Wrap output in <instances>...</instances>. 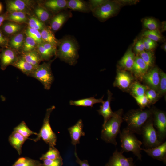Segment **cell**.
Listing matches in <instances>:
<instances>
[{"mask_svg":"<svg viewBox=\"0 0 166 166\" xmlns=\"http://www.w3.org/2000/svg\"><path fill=\"white\" fill-rule=\"evenodd\" d=\"M136 56L131 49H129L119 62L121 70L131 71Z\"/></svg>","mask_w":166,"mask_h":166,"instance_id":"22","label":"cell"},{"mask_svg":"<svg viewBox=\"0 0 166 166\" xmlns=\"http://www.w3.org/2000/svg\"><path fill=\"white\" fill-rule=\"evenodd\" d=\"M24 33L26 35L33 39L38 45L42 44L45 42L42 39L40 31L38 30L28 26Z\"/></svg>","mask_w":166,"mask_h":166,"instance_id":"36","label":"cell"},{"mask_svg":"<svg viewBox=\"0 0 166 166\" xmlns=\"http://www.w3.org/2000/svg\"><path fill=\"white\" fill-rule=\"evenodd\" d=\"M67 9L84 13L91 11L88 2L81 0H67Z\"/></svg>","mask_w":166,"mask_h":166,"instance_id":"23","label":"cell"},{"mask_svg":"<svg viewBox=\"0 0 166 166\" xmlns=\"http://www.w3.org/2000/svg\"><path fill=\"white\" fill-rule=\"evenodd\" d=\"M50 13L41 5L36 7L34 10L35 17L44 23L51 18Z\"/></svg>","mask_w":166,"mask_h":166,"instance_id":"34","label":"cell"},{"mask_svg":"<svg viewBox=\"0 0 166 166\" xmlns=\"http://www.w3.org/2000/svg\"><path fill=\"white\" fill-rule=\"evenodd\" d=\"M56 58L55 57L47 62H44L39 65L37 66L30 76L39 81L42 84L44 89L47 90L50 89L54 80L51 65Z\"/></svg>","mask_w":166,"mask_h":166,"instance_id":"6","label":"cell"},{"mask_svg":"<svg viewBox=\"0 0 166 166\" xmlns=\"http://www.w3.org/2000/svg\"><path fill=\"white\" fill-rule=\"evenodd\" d=\"M121 151L117 149L113 152L105 166H135L132 157L126 158Z\"/></svg>","mask_w":166,"mask_h":166,"instance_id":"12","label":"cell"},{"mask_svg":"<svg viewBox=\"0 0 166 166\" xmlns=\"http://www.w3.org/2000/svg\"><path fill=\"white\" fill-rule=\"evenodd\" d=\"M148 156L154 159L162 161L166 164V142L155 147L146 149L142 148Z\"/></svg>","mask_w":166,"mask_h":166,"instance_id":"16","label":"cell"},{"mask_svg":"<svg viewBox=\"0 0 166 166\" xmlns=\"http://www.w3.org/2000/svg\"><path fill=\"white\" fill-rule=\"evenodd\" d=\"M62 158L59 152L54 146H49L47 152L40 158L41 160L44 159L54 160Z\"/></svg>","mask_w":166,"mask_h":166,"instance_id":"38","label":"cell"},{"mask_svg":"<svg viewBox=\"0 0 166 166\" xmlns=\"http://www.w3.org/2000/svg\"><path fill=\"white\" fill-rule=\"evenodd\" d=\"M143 36L144 38H148L156 42L161 41L163 38L158 30H145L143 33Z\"/></svg>","mask_w":166,"mask_h":166,"instance_id":"39","label":"cell"},{"mask_svg":"<svg viewBox=\"0 0 166 166\" xmlns=\"http://www.w3.org/2000/svg\"><path fill=\"white\" fill-rule=\"evenodd\" d=\"M2 5L1 3L0 2V13L2 12Z\"/></svg>","mask_w":166,"mask_h":166,"instance_id":"55","label":"cell"},{"mask_svg":"<svg viewBox=\"0 0 166 166\" xmlns=\"http://www.w3.org/2000/svg\"><path fill=\"white\" fill-rule=\"evenodd\" d=\"M133 97L141 109H143L146 107H149L150 105L145 95L140 97Z\"/></svg>","mask_w":166,"mask_h":166,"instance_id":"46","label":"cell"},{"mask_svg":"<svg viewBox=\"0 0 166 166\" xmlns=\"http://www.w3.org/2000/svg\"><path fill=\"white\" fill-rule=\"evenodd\" d=\"M67 2L66 0H48L44 1L41 5L56 14L67 9Z\"/></svg>","mask_w":166,"mask_h":166,"instance_id":"17","label":"cell"},{"mask_svg":"<svg viewBox=\"0 0 166 166\" xmlns=\"http://www.w3.org/2000/svg\"><path fill=\"white\" fill-rule=\"evenodd\" d=\"M148 87L142 85L137 81H134L130 88L129 91L133 97H140L145 95Z\"/></svg>","mask_w":166,"mask_h":166,"instance_id":"31","label":"cell"},{"mask_svg":"<svg viewBox=\"0 0 166 166\" xmlns=\"http://www.w3.org/2000/svg\"><path fill=\"white\" fill-rule=\"evenodd\" d=\"M134 81V77L130 73L127 71L118 70L113 85L123 91H128Z\"/></svg>","mask_w":166,"mask_h":166,"instance_id":"10","label":"cell"},{"mask_svg":"<svg viewBox=\"0 0 166 166\" xmlns=\"http://www.w3.org/2000/svg\"><path fill=\"white\" fill-rule=\"evenodd\" d=\"M20 55L26 61L35 66L40 65L43 61L42 57L37 49L29 52L21 54Z\"/></svg>","mask_w":166,"mask_h":166,"instance_id":"28","label":"cell"},{"mask_svg":"<svg viewBox=\"0 0 166 166\" xmlns=\"http://www.w3.org/2000/svg\"><path fill=\"white\" fill-rule=\"evenodd\" d=\"M134 49L138 54L145 50L142 39H139L137 41L135 45Z\"/></svg>","mask_w":166,"mask_h":166,"instance_id":"50","label":"cell"},{"mask_svg":"<svg viewBox=\"0 0 166 166\" xmlns=\"http://www.w3.org/2000/svg\"><path fill=\"white\" fill-rule=\"evenodd\" d=\"M37 49L40 54L43 61H49L54 56L45 49L41 44L38 45Z\"/></svg>","mask_w":166,"mask_h":166,"instance_id":"44","label":"cell"},{"mask_svg":"<svg viewBox=\"0 0 166 166\" xmlns=\"http://www.w3.org/2000/svg\"><path fill=\"white\" fill-rule=\"evenodd\" d=\"M28 23L29 27L40 31L46 26L44 23L34 16L28 18Z\"/></svg>","mask_w":166,"mask_h":166,"instance_id":"40","label":"cell"},{"mask_svg":"<svg viewBox=\"0 0 166 166\" xmlns=\"http://www.w3.org/2000/svg\"><path fill=\"white\" fill-rule=\"evenodd\" d=\"M152 115V108L132 109L125 114L122 119L127 124V128L134 133L141 135L143 126Z\"/></svg>","mask_w":166,"mask_h":166,"instance_id":"2","label":"cell"},{"mask_svg":"<svg viewBox=\"0 0 166 166\" xmlns=\"http://www.w3.org/2000/svg\"><path fill=\"white\" fill-rule=\"evenodd\" d=\"M119 134L122 148L121 151L123 153L131 152L138 159L141 160L142 148L141 146L142 142L137 139L134 133L126 128L123 129Z\"/></svg>","mask_w":166,"mask_h":166,"instance_id":"4","label":"cell"},{"mask_svg":"<svg viewBox=\"0 0 166 166\" xmlns=\"http://www.w3.org/2000/svg\"><path fill=\"white\" fill-rule=\"evenodd\" d=\"M41 44L45 49L56 57L57 49L56 47L46 42H44Z\"/></svg>","mask_w":166,"mask_h":166,"instance_id":"48","label":"cell"},{"mask_svg":"<svg viewBox=\"0 0 166 166\" xmlns=\"http://www.w3.org/2000/svg\"><path fill=\"white\" fill-rule=\"evenodd\" d=\"M25 34L24 32H20L11 36L9 38V47L20 53L22 48Z\"/></svg>","mask_w":166,"mask_h":166,"instance_id":"26","label":"cell"},{"mask_svg":"<svg viewBox=\"0 0 166 166\" xmlns=\"http://www.w3.org/2000/svg\"><path fill=\"white\" fill-rule=\"evenodd\" d=\"M8 14V12L6 11L0 15V28L3 24L4 22L6 20Z\"/></svg>","mask_w":166,"mask_h":166,"instance_id":"52","label":"cell"},{"mask_svg":"<svg viewBox=\"0 0 166 166\" xmlns=\"http://www.w3.org/2000/svg\"><path fill=\"white\" fill-rule=\"evenodd\" d=\"M55 108V107L53 105L47 109L42 126L39 133L37 134V137L34 139H28L36 142L42 139L49 146H54L56 145L57 136L52 129L49 122L51 113Z\"/></svg>","mask_w":166,"mask_h":166,"instance_id":"5","label":"cell"},{"mask_svg":"<svg viewBox=\"0 0 166 166\" xmlns=\"http://www.w3.org/2000/svg\"><path fill=\"white\" fill-rule=\"evenodd\" d=\"M146 41L150 45L155 48L157 45L156 42L148 38H144Z\"/></svg>","mask_w":166,"mask_h":166,"instance_id":"54","label":"cell"},{"mask_svg":"<svg viewBox=\"0 0 166 166\" xmlns=\"http://www.w3.org/2000/svg\"><path fill=\"white\" fill-rule=\"evenodd\" d=\"M103 98V96L99 99H96L93 97H91L77 100H70L69 103L72 105L92 107L94 104L102 103L104 101Z\"/></svg>","mask_w":166,"mask_h":166,"instance_id":"27","label":"cell"},{"mask_svg":"<svg viewBox=\"0 0 166 166\" xmlns=\"http://www.w3.org/2000/svg\"><path fill=\"white\" fill-rule=\"evenodd\" d=\"M19 55L18 52L10 47L2 48L0 53L1 69L4 70L9 65H12Z\"/></svg>","mask_w":166,"mask_h":166,"instance_id":"11","label":"cell"},{"mask_svg":"<svg viewBox=\"0 0 166 166\" xmlns=\"http://www.w3.org/2000/svg\"><path fill=\"white\" fill-rule=\"evenodd\" d=\"M117 1L106 0L93 11V15L101 21H104L113 16L120 8Z\"/></svg>","mask_w":166,"mask_h":166,"instance_id":"9","label":"cell"},{"mask_svg":"<svg viewBox=\"0 0 166 166\" xmlns=\"http://www.w3.org/2000/svg\"><path fill=\"white\" fill-rule=\"evenodd\" d=\"M12 66L20 70L23 73L30 77L37 66H35L25 60L20 55Z\"/></svg>","mask_w":166,"mask_h":166,"instance_id":"20","label":"cell"},{"mask_svg":"<svg viewBox=\"0 0 166 166\" xmlns=\"http://www.w3.org/2000/svg\"><path fill=\"white\" fill-rule=\"evenodd\" d=\"M143 24L144 26L149 30H158L159 26L157 21L155 19L151 18L145 19L143 21Z\"/></svg>","mask_w":166,"mask_h":166,"instance_id":"43","label":"cell"},{"mask_svg":"<svg viewBox=\"0 0 166 166\" xmlns=\"http://www.w3.org/2000/svg\"><path fill=\"white\" fill-rule=\"evenodd\" d=\"M23 28L21 24L12 22H4L0 30L6 36H11L20 32Z\"/></svg>","mask_w":166,"mask_h":166,"instance_id":"25","label":"cell"},{"mask_svg":"<svg viewBox=\"0 0 166 166\" xmlns=\"http://www.w3.org/2000/svg\"><path fill=\"white\" fill-rule=\"evenodd\" d=\"M1 50H2V48H0V52H1Z\"/></svg>","mask_w":166,"mask_h":166,"instance_id":"57","label":"cell"},{"mask_svg":"<svg viewBox=\"0 0 166 166\" xmlns=\"http://www.w3.org/2000/svg\"><path fill=\"white\" fill-rule=\"evenodd\" d=\"M105 0H90L88 1L89 3L91 11H93L96 8L103 4L106 1Z\"/></svg>","mask_w":166,"mask_h":166,"instance_id":"49","label":"cell"},{"mask_svg":"<svg viewBox=\"0 0 166 166\" xmlns=\"http://www.w3.org/2000/svg\"><path fill=\"white\" fill-rule=\"evenodd\" d=\"M138 54L145 63L149 69L153 65L155 57L152 51L145 50Z\"/></svg>","mask_w":166,"mask_h":166,"instance_id":"37","label":"cell"},{"mask_svg":"<svg viewBox=\"0 0 166 166\" xmlns=\"http://www.w3.org/2000/svg\"><path fill=\"white\" fill-rule=\"evenodd\" d=\"M42 160L43 163H41V166H62L63 165L62 158L54 160L44 159Z\"/></svg>","mask_w":166,"mask_h":166,"instance_id":"45","label":"cell"},{"mask_svg":"<svg viewBox=\"0 0 166 166\" xmlns=\"http://www.w3.org/2000/svg\"><path fill=\"white\" fill-rule=\"evenodd\" d=\"M56 57L70 65H75L79 58V46L76 39L71 35H66L59 40Z\"/></svg>","mask_w":166,"mask_h":166,"instance_id":"1","label":"cell"},{"mask_svg":"<svg viewBox=\"0 0 166 166\" xmlns=\"http://www.w3.org/2000/svg\"><path fill=\"white\" fill-rule=\"evenodd\" d=\"M42 37L43 41L50 43L57 47L58 46L60 41L55 37L53 32L49 28L45 26L40 31Z\"/></svg>","mask_w":166,"mask_h":166,"instance_id":"29","label":"cell"},{"mask_svg":"<svg viewBox=\"0 0 166 166\" xmlns=\"http://www.w3.org/2000/svg\"><path fill=\"white\" fill-rule=\"evenodd\" d=\"M13 129V131L18 132L27 139H29L30 135L33 134L37 135L38 134L30 129L24 121H22Z\"/></svg>","mask_w":166,"mask_h":166,"instance_id":"33","label":"cell"},{"mask_svg":"<svg viewBox=\"0 0 166 166\" xmlns=\"http://www.w3.org/2000/svg\"><path fill=\"white\" fill-rule=\"evenodd\" d=\"M9 38L0 30V47L2 48L9 47Z\"/></svg>","mask_w":166,"mask_h":166,"instance_id":"47","label":"cell"},{"mask_svg":"<svg viewBox=\"0 0 166 166\" xmlns=\"http://www.w3.org/2000/svg\"><path fill=\"white\" fill-rule=\"evenodd\" d=\"M149 68L145 63L138 55L136 56L131 72L137 78L142 79L147 73Z\"/></svg>","mask_w":166,"mask_h":166,"instance_id":"21","label":"cell"},{"mask_svg":"<svg viewBox=\"0 0 166 166\" xmlns=\"http://www.w3.org/2000/svg\"><path fill=\"white\" fill-rule=\"evenodd\" d=\"M38 45L33 39L25 35L23 44L20 53L22 54L37 49Z\"/></svg>","mask_w":166,"mask_h":166,"instance_id":"32","label":"cell"},{"mask_svg":"<svg viewBox=\"0 0 166 166\" xmlns=\"http://www.w3.org/2000/svg\"><path fill=\"white\" fill-rule=\"evenodd\" d=\"M7 11L8 13L22 12L30 14V3L28 1L22 0H8L5 1Z\"/></svg>","mask_w":166,"mask_h":166,"instance_id":"14","label":"cell"},{"mask_svg":"<svg viewBox=\"0 0 166 166\" xmlns=\"http://www.w3.org/2000/svg\"><path fill=\"white\" fill-rule=\"evenodd\" d=\"M123 110L122 109L115 112L113 117L102 125L101 138L107 143L117 145L116 138L121 132L120 128L123 122L122 115Z\"/></svg>","mask_w":166,"mask_h":166,"instance_id":"3","label":"cell"},{"mask_svg":"<svg viewBox=\"0 0 166 166\" xmlns=\"http://www.w3.org/2000/svg\"><path fill=\"white\" fill-rule=\"evenodd\" d=\"M142 40L143 43H144L145 50H147V51H152V50L153 49H155L152 46L150 45L145 40L144 38Z\"/></svg>","mask_w":166,"mask_h":166,"instance_id":"53","label":"cell"},{"mask_svg":"<svg viewBox=\"0 0 166 166\" xmlns=\"http://www.w3.org/2000/svg\"><path fill=\"white\" fill-rule=\"evenodd\" d=\"M27 139L18 132L13 131L9 137L11 145L17 151L19 155L22 153L23 144Z\"/></svg>","mask_w":166,"mask_h":166,"instance_id":"24","label":"cell"},{"mask_svg":"<svg viewBox=\"0 0 166 166\" xmlns=\"http://www.w3.org/2000/svg\"><path fill=\"white\" fill-rule=\"evenodd\" d=\"M160 81L158 93L160 96L164 95L166 92V74L162 70L159 71Z\"/></svg>","mask_w":166,"mask_h":166,"instance_id":"41","label":"cell"},{"mask_svg":"<svg viewBox=\"0 0 166 166\" xmlns=\"http://www.w3.org/2000/svg\"><path fill=\"white\" fill-rule=\"evenodd\" d=\"M107 94L108 98L107 100L102 103V105L100 106V109L97 110L98 113L102 115L104 118V121L103 125H104L113 117L115 113V112L112 111L110 106L112 94L109 90H108Z\"/></svg>","mask_w":166,"mask_h":166,"instance_id":"19","label":"cell"},{"mask_svg":"<svg viewBox=\"0 0 166 166\" xmlns=\"http://www.w3.org/2000/svg\"><path fill=\"white\" fill-rule=\"evenodd\" d=\"M39 161L28 157H22L19 158L12 166H41Z\"/></svg>","mask_w":166,"mask_h":166,"instance_id":"35","label":"cell"},{"mask_svg":"<svg viewBox=\"0 0 166 166\" xmlns=\"http://www.w3.org/2000/svg\"><path fill=\"white\" fill-rule=\"evenodd\" d=\"M83 128L82 121V120L79 119L74 125L68 128L73 145H76L79 144L81 137L85 135Z\"/></svg>","mask_w":166,"mask_h":166,"instance_id":"18","label":"cell"},{"mask_svg":"<svg viewBox=\"0 0 166 166\" xmlns=\"http://www.w3.org/2000/svg\"><path fill=\"white\" fill-rule=\"evenodd\" d=\"M166 43L164 44L162 48L164 49V51H166Z\"/></svg>","mask_w":166,"mask_h":166,"instance_id":"56","label":"cell"},{"mask_svg":"<svg viewBox=\"0 0 166 166\" xmlns=\"http://www.w3.org/2000/svg\"><path fill=\"white\" fill-rule=\"evenodd\" d=\"M152 109L153 125L156 131L159 140L163 143L166 137V113L155 108Z\"/></svg>","mask_w":166,"mask_h":166,"instance_id":"8","label":"cell"},{"mask_svg":"<svg viewBox=\"0 0 166 166\" xmlns=\"http://www.w3.org/2000/svg\"><path fill=\"white\" fill-rule=\"evenodd\" d=\"M74 155L76 158V162L80 166H90L87 160H82L80 159L77 156L76 149L75 150Z\"/></svg>","mask_w":166,"mask_h":166,"instance_id":"51","label":"cell"},{"mask_svg":"<svg viewBox=\"0 0 166 166\" xmlns=\"http://www.w3.org/2000/svg\"><path fill=\"white\" fill-rule=\"evenodd\" d=\"M143 143L147 148L155 147L162 143L158 140L156 131L154 128L152 117L143 126L141 134Z\"/></svg>","mask_w":166,"mask_h":166,"instance_id":"7","label":"cell"},{"mask_svg":"<svg viewBox=\"0 0 166 166\" xmlns=\"http://www.w3.org/2000/svg\"><path fill=\"white\" fill-rule=\"evenodd\" d=\"M145 95L150 105L155 104L160 97L158 93L156 91L149 87L146 91Z\"/></svg>","mask_w":166,"mask_h":166,"instance_id":"42","label":"cell"},{"mask_svg":"<svg viewBox=\"0 0 166 166\" xmlns=\"http://www.w3.org/2000/svg\"><path fill=\"white\" fill-rule=\"evenodd\" d=\"M72 16L71 12L65 10L56 14L51 19L49 28L53 32H56Z\"/></svg>","mask_w":166,"mask_h":166,"instance_id":"15","label":"cell"},{"mask_svg":"<svg viewBox=\"0 0 166 166\" xmlns=\"http://www.w3.org/2000/svg\"><path fill=\"white\" fill-rule=\"evenodd\" d=\"M27 15L26 13L22 12H8L6 20L21 24L28 22V18Z\"/></svg>","mask_w":166,"mask_h":166,"instance_id":"30","label":"cell"},{"mask_svg":"<svg viewBox=\"0 0 166 166\" xmlns=\"http://www.w3.org/2000/svg\"><path fill=\"white\" fill-rule=\"evenodd\" d=\"M159 71V69L157 67H153L148 70L142 79L148 87L157 93L160 81Z\"/></svg>","mask_w":166,"mask_h":166,"instance_id":"13","label":"cell"}]
</instances>
